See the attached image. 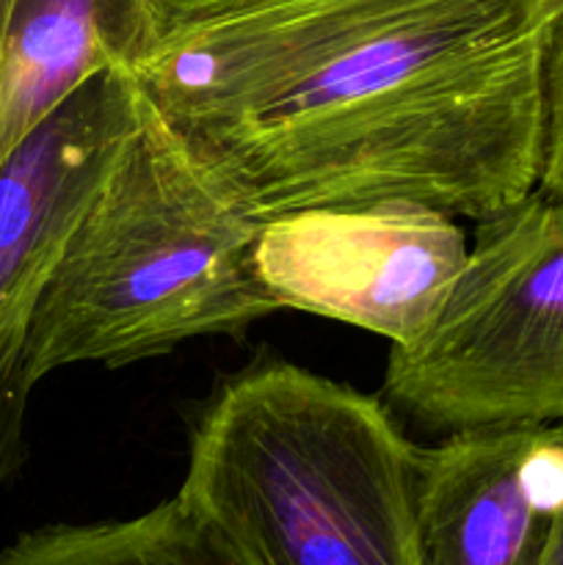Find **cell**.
Instances as JSON below:
<instances>
[{
  "mask_svg": "<svg viewBox=\"0 0 563 565\" xmlns=\"http://www.w3.org/2000/svg\"><path fill=\"white\" fill-rule=\"evenodd\" d=\"M0 565H252L199 508L174 494L119 522L50 524L0 550Z\"/></svg>",
  "mask_w": 563,
  "mask_h": 565,
  "instance_id": "obj_9",
  "label": "cell"
},
{
  "mask_svg": "<svg viewBox=\"0 0 563 565\" xmlns=\"http://www.w3.org/2000/svg\"><path fill=\"white\" fill-rule=\"evenodd\" d=\"M557 430L563 436V423H555ZM539 565H563V505L557 508V513L550 522V533H546L544 552H541Z\"/></svg>",
  "mask_w": 563,
  "mask_h": 565,
  "instance_id": "obj_12",
  "label": "cell"
},
{
  "mask_svg": "<svg viewBox=\"0 0 563 565\" xmlns=\"http://www.w3.org/2000/svg\"><path fill=\"white\" fill-rule=\"evenodd\" d=\"M563 505L557 425L453 430L419 456L425 565H539Z\"/></svg>",
  "mask_w": 563,
  "mask_h": 565,
  "instance_id": "obj_7",
  "label": "cell"
},
{
  "mask_svg": "<svg viewBox=\"0 0 563 565\" xmlns=\"http://www.w3.org/2000/svg\"><path fill=\"white\" fill-rule=\"evenodd\" d=\"M555 0H171L132 72L254 218L539 188Z\"/></svg>",
  "mask_w": 563,
  "mask_h": 565,
  "instance_id": "obj_1",
  "label": "cell"
},
{
  "mask_svg": "<svg viewBox=\"0 0 563 565\" xmlns=\"http://www.w3.org/2000/svg\"><path fill=\"white\" fill-rule=\"evenodd\" d=\"M557 3V9H561V17H563V0H555Z\"/></svg>",
  "mask_w": 563,
  "mask_h": 565,
  "instance_id": "obj_14",
  "label": "cell"
},
{
  "mask_svg": "<svg viewBox=\"0 0 563 565\" xmlns=\"http://www.w3.org/2000/svg\"><path fill=\"white\" fill-rule=\"evenodd\" d=\"M171 0H14L0 42V163L103 72H136Z\"/></svg>",
  "mask_w": 563,
  "mask_h": 565,
  "instance_id": "obj_8",
  "label": "cell"
},
{
  "mask_svg": "<svg viewBox=\"0 0 563 565\" xmlns=\"http://www.w3.org/2000/svg\"><path fill=\"white\" fill-rule=\"evenodd\" d=\"M141 105L132 72H103L0 163V386L17 373L39 298Z\"/></svg>",
  "mask_w": 563,
  "mask_h": 565,
  "instance_id": "obj_6",
  "label": "cell"
},
{
  "mask_svg": "<svg viewBox=\"0 0 563 565\" xmlns=\"http://www.w3.org/2000/svg\"><path fill=\"white\" fill-rule=\"evenodd\" d=\"M419 456L379 397L259 362L199 408L177 494L252 565H425Z\"/></svg>",
  "mask_w": 563,
  "mask_h": 565,
  "instance_id": "obj_3",
  "label": "cell"
},
{
  "mask_svg": "<svg viewBox=\"0 0 563 565\" xmlns=\"http://www.w3.org/2000/svg\"><path fill=\"white\" fill-rule=\"evenodd\" d=\"M384 395L439 430L563 423V196L478 221L434 323L386 359Z\"/></svg>",
  "mask_w": 563,
  "mask_h": 565,
  "instance_id": "obj_4",
  "label": "cell"
},
{
  "mask_svg": "<svg viewBox=\"0 0 563 565\" xmlns=\"http://www.w3.org/2000/svg\"><path fill=\"white\" fill-rule=\"evenodd\" d=\"M31 390L22 384L20 373L11 375L0 386V486L20 469L22 456H25V403Z\"/></svg>",
  "mask_w": 563,
  "mask_h": 565,
  "instance_id": "obj_11",
  "label": "cell"
},
{
  "mask_svg": "<svg viewBox=\"0 0 563 565\" xmlns=\"http://www.w3.org/2000/svg\"><path fill=\"white\" fill-rule=\"evenodd\" d=\"M14 0H0V42H3V31H6V22H9V11Z\"/></svg>",
  "mask_w": 563,
  "mask_h": 565,
  "instance_id": "obj_13",
  "label": "cell"
},
{
  "mask_svg": "<svg viewBox=\"0 0 563 565\" xmlns=\"http://www.w3.org/2000/svg\"><path fill=\"white\" fill-rule=\"evenodd\" d=\"M539 188L563 196V17L552 33L546 58V130Z\"/></svg>",
  "mask_w": 563,
  "mask_h": 565,
  "instance_id": "obj_10",
  "label": "cell"
},
{
  "mask_svg": "<svg viewBox=\"0 0 563 565\" xmlns=\"http://www.w3.org/2000/svg\"><path fill=\"white\" fill-rule=\"evenodd\" d=\"M458 218L417 202H359L263 221L259 276L279 309L417 340L467 263Z\"/></svg>",
  "mask_w": 563,
  "mask_h": 565,
  "instance_id": "obj_5",
  "label": "cell"
},
{
  "mask_svg": "<svg viewBox=\"0 0 563 565\" xmlns=\"http://www.w3.org/2000/svg\"><path fill=\"white\" fill-rule=\"evenodd\" d=\"M259 230L144 92L136 130L39 298L22 384L75 364L125 367L279 312L259 276Z\"/></svg>",
  "mask_w": 563,
  "mask_h": 565,
  "instance_id": "obj_2",
  "label": "cell"
}]
</instances>
